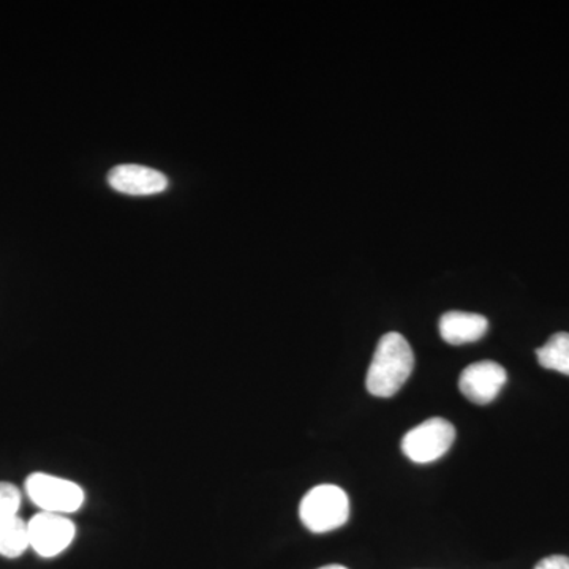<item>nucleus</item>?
<instances>
[{
  "label": "nucleus",
  "instance_id": "13",
  "mask_svg": "<svg viewBox=\"0 0 569 569\" xmlns=\"http://www.w3.org/2000/svg\"><path fill=\"white\" fill-rule=\"evenodd\" d=\"M318 569H348V568L342 567V565H328V567L318 568Z\"/></svg>",
  "mask_w": 569,
  "mask_h": 569
},
{
  "label": "nucleus",
  "instance_id": "10",
  "mask_svg": "<svg viewBox=\"0 0 569 569\" xmlns=\"http://www.w3.org/2000/svg\"><path fill=\"white\" fill-rule=\"evenodd\" d=\"M539 365L545 369L569 376V335L557 332L537 351Z\"/></svg>",
  "mask_w": 569,
  "mask_h": 569
},
{
  "label": "nucleus",
  "instance_id": "7",
  "mask_svg": "<svg viewBox=\"0 0 569 569\" xmlns=\"http://www.w3.org/2000/svg\"><path fill=\"white\" fill-rule=\"evenodd\" d=\"M112 190L132 197H149L168 189V178L153 168L142 164H119L108 173Z\"/></svg>",
  "mask_w": 569,
  "mask_h": 569
},
{
  "label": "nucleus",
  "instance_id": "3",
  "mask_svg": "<svg viewBox=\"0 0 569 569\" xmlns=\"http://www.w3.org/2000/svg\"><path fill=\"white\" fill-rule=\"evenodd\" d=\"M26 493L41 512L73 515L84 505V490L69 479L47 473H32L26 479Z\"/></svg>",
  "mask_w": 569,
  "mask_h": 569
},
{
  "label": "nucleus",
  "instance_id": "8",
  "mask_svg": "<svg viewBox=\"0 0 569 569\" xmlns=\"http://www.w3.org/2000/svg\"><path fill=\"white\" fill-rule=\"evenodd\" d=\"M488 318L479 313L452 312L445 313L440 318V335L449 346H463V343L477 342L488 331Z\"/></svg>",
  "mask_w": 569,
  "mask_h": 569
},
{
  "label": "nucleus",
  "instance_id": "1",
  "mask_svg": "<svg viewBox=\"0 0 569 569\" xmlns=\"http://www.w3.org/2000/svg\"><path fill=\"white\" fill-rule=\"evenodd\" d=\"M413 367V350L406 337L388 332L378 342L372 365L367 370V391L381 399L395 396L410 378Z\"/></svg>",
  "mask_w": 569,
  "mask_h": 569
},
{
  "label": "nucleus",
  "instance_id": "6",
  "mask_svg": "<svg viewBox=\"0 0 569 569\" xmlns=\"http://www.w3.org/2000/svg\"><path fill=\"white\" fill-rule=\"evenodd\" d=\"M508 381L507 370L498 362L479 361L463 369L459 378L460 392L478 406L492 402Z\"/></svg>",
  "mask_w": 569,
  "mask_h": 569
},
{
  "label": "nucleus",
  "instance_id": "2",
  "mask_svg": "<svg viewBox=\"0 0 569 569\" xmlns=\"http://www.w3.org/2000/svg\"><path fill=\"white\" fill-rule=\"evenodd\" d=\"M299 518L313 533H328L346 526L350 500L339 486L321 485L310 489L299 505Z\"/></svg>",
  "mask_w": 569,
  "mask_h": 569
},
{
  "label": "nucleus",
  "instance_id": "5",
  "mask_svg": "<svg viewBox=\"0 0 569 569\" xmlns=\"http://www.w3.org/2000/svg\"><path fill=\"white\" fill-rule=\"evenodd\" d=\"M31 548L43 559H54L70 548L77 527L67 516L40 512L28 522Z\"/></svg>",
  "mask_w": 569,
  "mask_h": 569
},
{
  "label": "nucleus",
  "instance_id": "11",
  "mask_svg": "<svg viewBox=\"0 0 569 569\" xmlns=\"http://www.w3.org/2000/svg\"><path fill=\"white\" fill-rule=\"evenodd\" d=\"M21 490L10 482H0V519L18 516L21 508Z\"/></svg>",
  "mask_w": 569,
  "mask_h": 569
},
{
  "label": "nucleus",
  "instance_id": "4",
  "mask_svg": "<svg viewBox=\"0 0 569 569\" xmlns=\"http://www.w3.org/2000/svg\"><path fill=\"white\" fill-rule=\"evenodd\" d=\"M456 440V429L443 418H430L406 433L402 451L411 462L430 463L443 458Z\"/></svg>",
  "mask_w": 569,
  "mask_h": 569
},
{
  "label": "nucleus",
  "instance_id": "9",
  "mask_svg": "<svg viewBox=\"0 0 569 569\" xmlns=\"http://www.w3.org/2000/svg\"><path fill=\"white\" fill-rule=\"evenodd\" d=\"M31 548L28 523L20 516L0 519V556L18 559Z\"/></svg>",
  "mask_w": 569,
  "mask_h": 569
},
{
  "label": "nucleus",
  "instance_id": "12",
  "mask_svg": "<svg viewBox=\"0 0 569 569\" xmlns=\"http://www.w3.org/2000/svg\"><path fill=\"white\" fill-rule=\"evenodd\" d=\"M535 569H569V559L565 556L546 557Z\"/></svg>",
  "mask_w": 569,
  "mask_h": 569
}]
</instances>
